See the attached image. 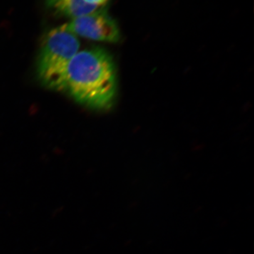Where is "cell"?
Instances as JSON below:
<instances>
[{
	"instance_id": "2",
	"label": "cell",
	"mask_w": 254,
	"mask_h": 254,
	"mask_svg": "<svg viewBox=\"0 0 254 254\" xmlns=\"http://www.w3.org/2000/svg\"><path fill=\"white\" fill-rule=\"evenodd\" d=\"M79 49L78 37L66 24L48 31L42 41L36 63L37 76L42 84L63 92L68 64Z\"/></svg>"
},
{
	"instance_id": "4",
	"label": "cell",
	"mask_w": 254,
	"mask_h": 254,
	"mask_svg": "<svg viewBox=\"0 0 254 254\" xmlns=\"http://www.w3.org/2000/svg\"><path fill=\"white\" fill-rule=\"evenodd\" d=\"M47 8L58 17L73 18L93 12L99 8L83 2L82 0H45Z\"/></svg>"
},
{
	"instance_id": "3",
	"label": "cell",
	"mask_w": 254,
	"mask_h": 254,
	"mask_svg": "<svg viewBox=\"0 0 254 254\" xmlns=\"http://www.w3.org/2000/svg\"><path fill=\"white\" fill-rule=\"evenodd\" d=\"M66 24L76 36L92 41L116 43L121 39L118 23L106 8H99L90 14L73 18Z\"/></svg>"
},
{
	"instance_id": "5",
	"label": "cell",
	"mask_w": 254,
	"mask_h": 254,
	"mask_svg": "<svg viewBox=\"0 0 254 254\" xmlns=\"http://www.w3.org/2000/svg\"><path fill=\"white\" fill-rule=\"evenodd\" d=\"M82 1L86 4L95 6V7L101 8L106 6L110 0H82Z\"/></svg>"
},
{
	"instance_id": "1",
	"label": "cell",
	"mask_w": 254,
	"mask_h": 254,
	"mask_svg": "<svg viewBox=\"0 0 254 254\" xmlns=\"http://www.w3.org/2000/svg\"><path fill=\"white\" fill-rule=\"evenodd\" d=\"M118 91L113 58L100 48L78 51L68 64L63 92L86 108L108 110Z\"/></svg>"
}]
</instances>
